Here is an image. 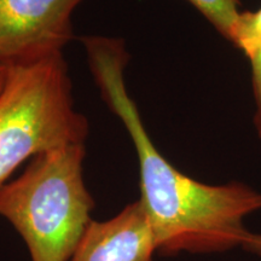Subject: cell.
Returning <instances> with one entry per match:
<instances>
[{"instance_id":"6da1fadb","label":"cell","mask_w":261,"mask_h":261,"mask_svg":"<svg viewBox=\"0 0 261 261\" xmlns=\"http://www.w3.org/2000/svg\"><path fill=\"white\" fill-rule=\"evenodd\" d=\"M91 71L103 99L121 120L133 140L139 160L140 200L163 255L223 253L242 247L250 231L249 214L261 210V194L243 182L207 185L178 171L146 132L138 108L125 83L128 62L121 39H81Z\"/></svg>"},{"instance_id":"7a4b0ae2","label":"cell","mask_w":261,"mask_h":261,"mask_svg":"<svg viewBox=\"0 0 261 261\" xmlns=\"http://www.w3.org/2000/svg\"><path fill=\"white\" fill-rule=\"evenodd\" d=\"M85 144L34 156L0 188V215L27 244L32 261H69L91 223L94 201L85 187Z\"/></svg>"},{"instance_id":"3957f363","label":"cell","mask_w":261,"mask_h":261,"mask_svg":"<svg viewBox=\"0 0 261 261\" xmlns=\"http://www.w3.org/2000/svg\"><path fill=\"white\" fill-rule=\"evenodd\" d=\"M6 67L0 92V188L31 156L85 144L89 122L76 112L63 54Z\"/></svg>"},{"instance_id":"277c9868","label":"cell","mask_w":261,"mask_h":261,"mask_svg":"<svg viewBox=\"0 0 261 261\" xmlns=\"http://www.w3.org/2000/svg\"><path fill=\"white\" fill-rule=\"evenodd\" d=\"M84 0H0V64L29 63L74 39L71 15Z\"/></svg>"},{"instance_id":"5b68a950","label":"cell","mask_w":261,"mask_h":261,"mask_svg":"<svg viewBox=\"0 0 261 261\" xmlns=\"http://www.w3.org/2000/svg\"><path fill=\"white\" fill-rule=\"evenodd\" d=\"M154 233L139 201L107 221H91L69 261H154Z\"/></svg>"},{"instance_id":"8992f818","label":"cell","mask_w":261,"mask_h":261,"mask_svg":"<svg viewBox=\"0 0 261 261\" xmlns=\"http://www.w3.org/2000/svg\"><path fill=\"white\" fill-rule=\"evenodd\" d=\"M212 24L231 41L238 18L242 12L238 10V0H188Z\"/></svg>"},{"instance_id":"52a82bcc","label":"cell","mask_w":261,"mask_h":261,"mask_svg":"<svg viewBox=\"0 0 261 261\" xmlns=\"http://www.w3.org/2000/svg\"><path fill=\"white\" fill-rule=\"evenodd\" d=\"M231 42L248 57L261 50V9L256 12L241 14Z\"/></svg>"},{"instance_id":"ba28073f","label":"cell","mask_w":261,"mask_h":261,"mask_svg":"<svg viewBox=\"0 0 261 261\" xmlns=\"http://www.w3.org/2000/svg\"><path fill=\"white\" fill-rule=\"evenodd\" d=\"M252 62V73H253V89L254 96L256 100V113H255V126L261 138V50L249 57Z\"/></svg>"},{"instance_id":"9c48e42d","label":"cell","mask_w":261,"mask_h":261,"mask_svg":"<svg viewBox=\"0 0 261 261\" xmlns=\"http://www.w3.org/2000/svg\"><path fill=\"white\" fill-rule=\"evenodd\" d=\"M242 248L246 249L247 252L255 254L256 256H259L261 259V234L250 232L246 240H244Z\"/></svg>"},{"instance_id":"30bf717a","label":"cell","mask_w":261,"mask_h":261,"mask_svg":"<svg viewBox=\"0 0 261 261\" xmlns=\"http://www.w3.org/2000/svg\"><path fill=\"white\" fill-rule=\"evenodd\" d=\"M5 76H6V67L5 65L0 64V92H2L3 87H4Z\"/></svg>"}]
</instances>
